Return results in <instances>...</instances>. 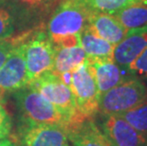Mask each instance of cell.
<instances>
[{
	"label": "cell",
	"instance_id": "6da1fadb",
	"mask_svg": "<svg viewBox=\"0 0 147 146\" xmlns=\"http://www.w3.org/2000/svg\"><path fill=\"white\" fill-rule=\"evenodd\" d=\"M90 13L81 0H61L47 22L49 38L57 46L65 39L80 35L88 26Z\"/></svg>",
	"mask_w": 147,
	"mask_h": 146
},
{
	"label": "cell",
	"instance_id": "7a4b0ae2",
	"mask_svg": "<svg viewBox=\"0 0 147 146\" xmlns=\"http://www.w3.org/2000/svg\"><path fill=\"white\" fill-rule=\"evenodd\" d=\"M15 105L21 118L20 122L49 124L67 131L69 122L42 95L29 86L12 93Z\"/></svg>",
	"mask_w": 147,
	"mask_h": 146
},
{
	"label": "cell",
	"instance_id": "3957f363",
	"mask_svg": "<svg viewBox=\"0 0 147 146\" xmlns=\"http://www.w3.org/2000/svg\"><path fill=\"white\" fill-rule=\"evenodd\" d=\"M27 86L42 95L67 118L69 122V128L67 132L80 125L86 120L78 113L72 92L57 74L51 71L46 72L33 80Z\"/></svg>",
	"mask_w": 147,
	"mask_h": 146
},
{
	"label": "cell",
	"instance_id": "277c9868",
	"mask_svg": "<svg viewBox=\"0 0 147 146\" xmlns=\"http://www.w3.org/2000/svg\"><path fill=\"white\" fill-rule=\"evenodd\" d=\"M146 100V85L140 79L132 77L100 95L99 113L102 116H120Z\"/></svg>",
	"mask_w": 147,
	"mask_h": 146
},
{
	"label": "cell",
	"instance_id": "5b68a950",
	"mask_svg": "<svg viewBox=\"0 0 147 146\" xmlns=\"http://www.w3.org/2000/svg\"><path fill=\"white\" fill-rule=\"evenodd\" d=\"M25 46L27 85L42 74L51 71L55 58V46L46 30L23 33L20 36Z\"/></svg>",
	"mask_w": 147,
	"mask_h": 146
},
{
	"label": "cell",
	"instance_id": "8992f818",
	"mask_svg": "<svg viewBox=\"0 0 147 146\" xmlns=\"http://www.w3.org/2000/svg\"><path fill=\"white\" fill-rule=\"evenodd\" d=\"M69 88L72 92L77 111L84 119H93L99 113V91L94 73L86 60L71 71Z\"/></svg>",
	"mask_w": 147,
	"mask_h": 146
},
{
	"label": "cell",
	"instance_id": "52a82bcc",
	"mask_svg": "<svg viewBox=\"0 0 147 146\" xmlns=\"http://www.w3.org/2000/svg\"><path fill=\"white\" fill-rule=\"evenodd\" d=\"M14 46L0 68V101L6 95L27 86V67L25 46L21 37L15 38Z\"/></svg>",
	"mask_w": 147,
	"mask_h": 146
},
{
	"label": "cell",
	"instance_id": "ba28073f",
	"mask_svg": "<svg viewBox=\"0 0 147 146\" xmlns=\"http://www.w3.org/2000/svg\"><path fill=\"white\" fill-rule=\"evenodd\" d=\"M16 146H71L67 133L61 127L49 124L20 122Z\"/></svg>",
	"mask_w": 147,
	"mask_h": 146
},
{
	"label": "cell",
	"instance_id": "9c48e42d",
	"mask_svg": "<svg viewBox=\"0 0 147 146\" xmlns=\"http://www.w3.org/2000/svg\"><path fill=\"white\" fill-rule=\"evenodd\" d=\"M101 128L113 146H147V137L120 116H104Z\"/></svg>",
	"mask_w": 147,
	"mask_h": 146
},
{
	"label": "cell",
	"instance_id": "30bf717a",
	"mask_svg": "<svg viewBox=\"0 0 147 146\" xmlns=\"http://www.w3.org/2000/svg\"><path fill=\"white\" fill-rule=\"evenodd\" d=\"M16 11L20 29L37 27L59 4L61 0H9Z\"/></svg>",
	"mask_w": 147,
	"mask_h": 146
},
{
	"label": "cell",
	"instance_id": "8fae6325",
	"mask_svg": "<svg viewBox=\"0 0 147 146\" xmlns=\"http://www.w3.org/2000/svg\"><path fill=\"white\" fill-rule=\"evenodd\" d=\"M147 46V26L130 30L123 39L114 46L113 61L127 70Z\"/></svg>",
	"mask_w": 147,
	"mask_h": 146
},
{
	"label": "cell",
	"instance_id": "7c38bea8",
	"mask_svg": "<svg viewBox=\"0 0 147 146\" xmlns=\"http://www.w3.org/2000/svg\"><path fill=\"white\" fill-rule=\"evenodd\" d=\"M86 62L91 67L94 73L96 85L100 95L123 83L124 81L134 77L128 70L118 66L113 61V59L96 61L86 60Z\"/></svg>",
	"mask_w": 147,
	"mask_h": 146
},
{
	"label": "cell",
	"instance_id": "4fadbf2b",
	"mask_svg": "<svg viewBox=\"0 0 147 146\" xmlns=\"http://www.w3.org/2000/svg\"><path fill=\"white\" fill-rule=\"evenodd\" d=\"M87 28L113 46L119 44L128 32L114 15L105 12H91Z\"/></svg>",
	"mask_w": 147,
	"mask_h": 146
},
{
	"label": "cell",
	"instance_id": "5bb4252c",
	"mask_svg": "<svg viewBox=\"0 0 147 146\" xmlns=\"http://www.w3.org/2000/svg\"><path fill=\"white\" fill-rule=\"evenodd\" d=\"M67 133L71 146H113L93 119L86 120Z\"/></svg>",
	"mask_w": 147,
	"mask_h": 146
},
{
	"label": "cell",
	"instance_id": "9a60e30c",
	"mask_svg": "<svg viewBox=\"0 0 147 146\" xmlns=\"http://www.w3.org/2000/svg\"><path fill=\"white\" fill-rule=\"evenodd\" d=\"M80 45L86 54V60L96 61L113 59L114 46L105 40L100 38L88 28L80 33Z\"/></svg>",
	"mask_w": 147,
	"mask_h": 146
},
{
	"label": "cell",
	"instance_id": "2e32d148",
	"mask_svg": "<svg viewBox=\"0 0 147 146\" xmlns=\"http://www.w3.org/2000/svg\"><path fill=\"white\" fill-rule=\"evenodd\" d=\"M55 58L51 72L60 75L72 71L86 60V54L80 45L73 46H56Z\"/></svg>",
	"mask_w": 147,
	"mask_h": 146
},
{
	"label": "cell",
	"instance_id": "e0dca14e",
	"mask_svg": "<svg viewBox=\"0 0 147 146\" xmlns=\"http://www.w3.org/2000/svg\"><path fill=\"white\" fill-rule=\"evenodd\" d=\"M127 30L147 26V4L142 2L123 8L114 14Z\"/></svg>",
	"mask_w": 147,
	"mask_h": 146
},
{
	"label": "cell",
	"instance_id": "ac0fdd59",
	"mask_svg": "<svg viewBox=\"0 0 147 146\" xmlns=\"http://www.w3.org/2000/svg\"><path fill=\"white\" fill-rule=\"evenodd\" d=\"M20 29L16 11L9 0H0V40L11 39Z\"/></svg>",
	"mask_w": 147,
	"mask_h": 146
},
{
	"label": "cell",
	"instance_id": "d6986e66",
	"mask_svg": "<svg viewBox=\"0 0 147 146\" xmlns=\"http://www.w3.org/2000/svg\"><path fill=\"white\" fill-rule=\"evenodd\" d=\"M91 12H105L114 15L127 6L140 3V0H81Z\"/></svg>",
	"mask_w": 147,
	"mask_h": 146
},
{
	"label": "cell",
	"instance_id": "ffe728a7",
	"mask_svg": "<svg viewBox=\"0 0 147 146\" xmlns=\"http://www.w3.org/2000/svg\"><path fill=\"white\" fill-rule=\"evenodd\" d=\"M137 131L147 137V100L135 108L120 115Z\"/></svg>",
	"mask_w": 147,
	"mask_h": 146
},
{
	"label": "cell",
	"instance_id": "44dd1931",
	"mask_svg": "<svg viewBox=\"0 0 147 146\" xmlns=\"http://www.w3.org/2000/svg\"><path fill=\"white\" fill-rule=\"evenodd\" d=\"M127 70L131 75L136 78L138 77L147 78V46L140 56L127 67Z\"/></svg>",
	"mask_w": 147,
	"mask_h": 146
},
{
	"label": "cell",
	"instance_id": "7402d4cb",
	"mask_svg": "<svg viewBox=\"0 0 147 146\" xmlns=\"http://www.w3.org/2000/svg\"><path fill=\"white\" fill-rule=\"evenodd\" d=\"M11 128V118L5 107V102L0 101V141L9 137Z\"/></svg>",
	"mask_w": 147,
	"mask_h": 146
},
{
	"label": "cell",
	"instance_id": "603a6c76",
	"mask_svg": "<svg viewBox=\"0 0 147 146\" xmlns=\"http://www.w3.org/2000/svg\"><path fill=\"white\" fill-rule=\"evenodd\" d=\"M14 46V40H0V68L7 60V58L10 55L11 51Z\"/></svg>",
	"mask_w": 147,
	"mask_h": 146
},
{
	"label": "cell",
	"instance_id": "cb8c5ba5",
	"mask_svg": "<svg viewBox=\"0 0 147 146\" xmlns=\"http://www.w3.org/2000/svg\"><path fill=\"white\" fill-rule=\"evenodd\" d=\"M0 146H16L15 143H13L11 141L10 139H2V141H0Z\"/></svg>",
	"mask_w": 147,
	"mask_h": 146
},
{
	"label": "cell",
	"instance_id": "d4e9b609",
	"mask_svg": "<svg viewBox=\"0 0 147 146\" xmlns=\"http://www.w3.org/2000/svg\"><path fill=\"white\" fill-rule=\"evenodd\" d=\"M140 2H142V3H145V4H147V0H140Z\"/></svg>",
	"mask_w": 147,
	"mask_h": 146
}]
</instances>
